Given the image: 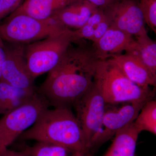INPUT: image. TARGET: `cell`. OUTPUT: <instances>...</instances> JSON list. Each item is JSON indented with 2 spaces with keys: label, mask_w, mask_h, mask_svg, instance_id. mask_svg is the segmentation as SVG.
<instances>
[{
  "label": "cell",
  "mask_w": 156,
  "mask_h": 156,
  "mask_svg": "<svg viewBox=\"0 0 156 156\" xmlns=\"http://www.w3.org/2000/svg\"><path fill=\"white\" fill-rule=\"evenodd\" d=\"M71 30L29 44L25 47L27 66L34 79L54 68L73 43Z\"/></svg>",
  "instance_id": "5b68a950"
},
{
  "label": "cell",
  "mask_w": 156,
  "mask_h": 156,
  "mask_svg": "<svg viewBox=\"0 0 156 156\" xmlns=\"http://www.w3.org/2000/svg\"><path fill=\"white\" fill-rule=\"evenodd\" d=\"M22 152L27 156H91L53 144L37 142L32 146H26Z\"/></svg>",
  "instance_id": "ac0fdd59"
},
{
  "label": "cell",
  "mask_w": 156,
  "mask_h": 156,
  "mask_svg": "<svg viewBox=\"0 0 156 156\" xmlns=\"http://www.w3.org/2000/svg\"><path fill=\"white\" fill-rule=\"evenodd\" d=\"M23 0H0V21L21 5Z\"/></svg>",
  "instance_id": "7402d4cb"
},
{
  "label": "cell",
  "mask_w": 156,
  "mask_h": 156,
  "mask_svg": "<svg viewBox=\"0 0 156 156\" xmlns=\"http://www.w3.org/2000/svg\"><path fill=\"white\" fill-rule=\"evenodd\" d=\"M105 16L104 10L97 8L82 27L71 30L73 43H77L85 40L92 41L95 30Z\"/></svg>",
  "instance_id": "ffe728a7"
},
{
  "label": "cell",
  "mask_w": 156,
  "mask_h": 156,
  "mask_svg": "<svg viewBox=\"0 0 156 156\" xmlns=\"http://www.w3.org/2000/svg\"><path fill=\"white\" fill-rule=\"evenodd\" d=\"M37 93V89H20L0 80V115H5L21 106Z\"/></svg>",
  "instance_id": "9a60e30c"
},
{
  "label": "cell",
  "mask_w": 156,
  "mask_h": 156,
  "mask_svg": "<svg viewBox=\"0 0 156 156\" xmlns=\"http://www.w3.org/2000/svg\"><path fill=\"white\" fill-rule=\"evenodd\" d=\"M133 36L111 26L97 42L92 44L98 57L105 60L113 55L128 52L134 44Z\"/></svg>",
  "instance_id": "7c38bea8"
},
{
  "label": "cell",
  "mask_w": 156,
  "mask_h": 156,
  "mask_svg": "<svg viewBox=\"0 0 156 156\" xmlns=\"http://www.w3.org/2000/svg\"><path fill=\"white\" fill-rule=\"evenodd\" d=\"M108 59L126 77L139 87L144 88L156 87V77L152 74L137 57L125 53L113 55Z\"/></svg>",
  "instance_id": "8fae6325"
},
{
  "label": "cell",
  "mask_w": 156,
  "mask_h": 156,
  "mask_svg": "<svg viewBox=\"0 0 156 156\" xmlns=\"http://www.w3.org/2000/svg\"><path fill=\"white\" fill-rule=\"evenodd\" d=\"M0 156H27L22 151H16L6 149L0 154Z\"/></svg>",
  "instance_id": "484cf974"
},
{
  "label": "cell",
  "mask_w": 156,
  "mask_h": 156,
  "mask_svg": "<svg viewBox=\"0 0 156 156\" xmlns=\"http://www.w3.org/2000/svg\"><path fill=\"white\" fill-rule=\"evenodd\" d=\"M4 41V40L0 36V80L2 78V68L5 56V45Z\"/></svg>",
  "instance_id": "d4e9b609"
},
{
  "label": "cell",
  "mask_w": 156,
  "mask_h": 156,
  "mask_svg": "<svg viewBox=\"0 0 156 156\" xmlns=\"http://www.w3.org/2000/svg\"><path fill=\"white\" fill-rule=\"evenodd\" d=\"M66 28L53 17L40 20L13 12L0 24V36L13 44H30L66 31Z\"/></svg>",
  "instance_id": "277c9868"
},
{
  "label": "cell",
  "mask_w": 156,
  "mask_h": 156,
  "mask_svg": "<svg viewBox=\"0 0 156 156\" xmlns=\"http://www.w3.org/2000/svg\"><path fill=\"white\" fill-rule=\"evenodd\" d=\"M133 122L116 133L111 145L103 156L135 155L136 142L140 133Z\"/></svg>",
  "instance_id": "2e32d148"
},
{
  "label": "cell",
  "mask_w": 156,
  "mask_h": 156,
  "mask_svg": "<svg viewBox=\"0 0 156 156\" xmlns=\"http://www.w3.org/2000/svg\"><path fill=\"white\" fill-rule=\"evenodd\" d=\"M19 138L49 143L89 154L80 123L69 108L45 110L36 122Z\"/></svg>",
  "instance_id": "7a4b0ae2"
},
{
  "label": "cell",
  "mask_w": 156,
  "mask_h": 156,
  "mask_svg": "<svg viewBox=\"0 0 156 156\" xmlns=\"http://www.w3.org/2000/svg\"><path fill=\"white\" fill-rule=\"evenodd\" d=\"M71 45L39 89L50 106H74L94 83L95 69L99 60L92 46L83 42Z\"/></svg>",
  "instance_id": "6da1fadb"
},
{
  "label": "cell",
  "mask_w": 156,
  "mask_h": 156,
  "mask_svg": "<svg viewBox=\"0 0 156 156\" xmlns=\"http://www.w3.org/2000/svg\"><path fill=\"white\" fill-rule=\"evenodd\" d=\"M97 9L87 0H76L52 17L66 28L75 30L85 24Z\"/></svg>",
  "instance_id": "4fadbf2b"
},
{
  "label": "cell",
  "mask_w": 156,
  "mask_h": 156,
  "mask_svg": "<svg viewBox=\"0 0 156 156\" xmlns=\"http://www.w3.org/2000/svg\"><path fill=\"white\" fill-rule=\"evenodd\" d=\"M87 1L99 9L105 10L117 1V0H87Z\"/></svg>",
  "instance_id": "cb8c5ba5"
},
{
  "label": "cell",
  "mask_w": 156,
  "mask_h": 156,
  "mask_svg": "<svg viewBox=\"0 0 156 156\" xmlns=\"http://www.w3.org/2000/svg\"><path fill=\"white\" fill-rule=\"evenodd\" d=\"M49 107L48 101L37 92L28 102L3 115L0 119V154L31 127Z\"/></svg>",
  "instance_id": "8992f818"
},
{
  "label": "cell",
  "mask_w": 156,
  "mask_h": 156,
  "mask_svg": "<svg viewBox=\"0 0 156 156\" xmlns=\"http://www.w3.org/2000/svg\"><path fill=\"white\" fill-rule=\"evenodd\" d=\"M139 4L145 23L156 34V0H140Z\"/></svg>",
  "instance_id": "44dd1931"
},
{
  "label": "cell",
  "mask_w": 156,
  "mask_h": 156,
  "mask_svg": "<svg viewBox=\"0 0 156 156\" xmlns=\"http://www.w3.org/2000/svg\"><path fill=\"white\" fill-rule=\"evenodd\" d=\"M134 45L127 54L137 57L156 77V42L148 34L136 37Z\"/></svg>",
  "instance_id": "e0dca14e"
},
{
  "label": "cell",
  "mask_w": 156,
  "mask_h": 156,
  "mask_svg": "<svg viewBox=\"0 0 156 156\" xmlns=\"http://www.w3.org/2000/svg\"><path fill=\"white\" fill-rule=\"evenodd\" d=\"M76 1L26 0L14 12L26 14L38 19H48Z\"/></svg>",
  "instance_id": "5bb4252c"
},
{
  "label": "cell",
  "mask_w": 156,
  "mask_h": 156,
  "mask_svg": "<svg viewBox=\"0 0 156 156\" xmlns=\"http://www.w3.org/2000/svg\"><path fill=\"white\" fill-rule=\"evenodd\" d=\"M5 45V56L3 63L1 80L17 88L33 90L34 79L30 72L23 44Z\"/></svg>",
  "instance_id": "9c48e42d"
},
{
  "label": "cell",
  "mask_w": 156,
  "mask_h": 156,
  "mask_svg": "<svg viewBox=\"0 0 156 156\" xmlns=\"http://www.w3.org/2000/svg\"><path fill=\"white\" fill-rule=\"evenodd\" d=\"M94 83L108 104H145L154 96V90L139 87L131 82L108 59L98 62Z\"/></svg>",
  "instance_id": "3957f363"
},
{
  "label": "cell",
  "mask_w": 156,
  "mask_h": 156,
  "mask_svg": "<svg viewBox=\"0 0 156 156\" xmlns=\"http://www.w3.org/2000/svg\"><path fill=\"white\" fill-rule=\"evenodd\" d=\"M104 11L112 26L136 37L147 34L143 14L136 0H117Z\"/></svg>",
  "instance_id": "ba28073f"
},
{
  "label": "cell",
  "mask_w": 156,
  "mask_h": 156,
  "mask_svg": "<svg viewBox=\"0 0 156 156\" xmlns=\"http://www.w3.org/2000/svg\"><path fill=\"white\" fill-rule=\"evenodd\" d=\"M106 105L94 83L74 105L76 113V116L80 125L89 153L95 149L102 131V120Z\"/></svg>",
  "instance_id": "52a82bcc"
},
{
  "label": "cell",
  "mask_w": 156,
  "mask_h": 156,
  "mask_svg": "<svg viewBox=\"0 0 156 156\" xmlns=\"http://www.w3.org/2000/svg\"><path fill=\"white\" fill-rule=\"evenodd\" d=\"M133 123L140 133L143 131H147L156 135L155 100L149 101L144 105Z\"/></svg>",
  "instance_id": "d6986e66"
},
{
  "label": "cell",
  "mask_w": 156,
  "mask_h": 156,
  "mask_svg": "<svg viewBox=\"0 0 156 156\" xmlns=\"http://www.w3.org/2000/svg\"><path fill=\"white\" fill-rule=\"evenodd\" d=\"M111 25V23L106 14L105 17L101 21L95 31L94 35L91 41L93 44L97 42L98 41L104 34Z\"/></svg>",
  "instance_id": "603a6c76"
},
{
  "label": "cell",
  "mask_w": 156,
  "mask_h": 156,
  "mask_svg": "<svg viewBox=\"0 0 156 156\" xmlns=\"http://www.w3.org/2000/svg\"><path fill=\"white\" fill-rule=\"evenodd\" d=\"M145 104H106L102 120V131L95 148L111 139L121 129L133 123Z\"/></svg>",
  "instance_id": "30bf717a"
}]
</instances>
